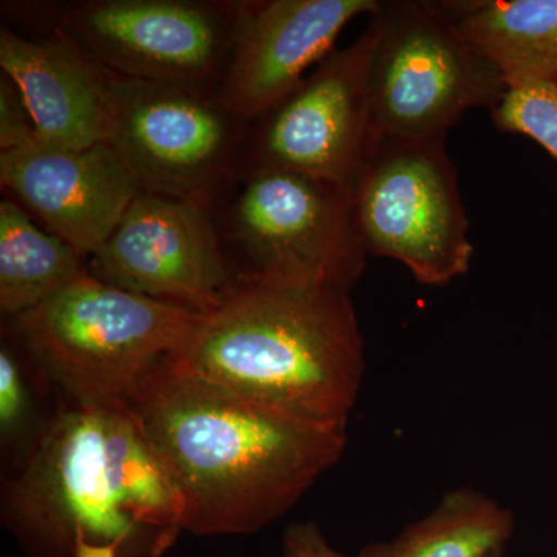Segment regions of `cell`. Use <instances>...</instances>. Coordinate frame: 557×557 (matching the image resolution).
I'll list each match as a JSON object with an SVG mask.
<instances>
[{
	"label": "cell",
	"mask_w": 557,
	"mask_h": 557,
	"mask_svg": "<svg viewBox=\"0 0 557 557\" xmlns=\"http://www.w3.org/2000/svg\"><path fill=\"white\" fill-rule=\"evenodd\" d=\"M245 0L57 2L54 30L110 75L219 90Z\"/></svg>",
	"instance_id": "ba28073f"
},
{
	"label": "cell",
	"mask_w": 557,
	"mask_h": 557,
	"mask_svg": "<svg viewBox=\"0 0 557 557\" xmlns=\"http://www.w3.org/2000/svg\"><path fill=\"white\" fill-rule=\"evenodd\" d=\"M76 249L39 226L9 199L0 201V311L14 319L46 302L86 271Z\"/></svg>",
	"instance_id": "e0dca14e"
},
{
	"label": "cell",
	"mask_w": 557,
	"mask_h": 557,
	"mask_svg": "<svg viewBox=\"0 0 557 557\" xmlns=\"http://www.w3.org/2000/svg\"><path fill=\"white\" fill-rule=\"evenodd\" d=\"M201 314L98 281L84 271L21 317L10 336L69 403L129 401Z\"/></svg>",
	"instance_id": "277c9868"
},
{
	"label": "cell",
	"mask_w": 557,
	"mask_h": 557,
	"mask_svg": "<svg viewBox=\"0 0 557 557\" xmlns=\"http://www.w3.org/2000/svg\"><path fill=\"white\" fill-rule=\"evenodd\" d=\"M491 119L498 131L533 139L557 161V81L509 86Z\"/></svg>",
	"instance_id": "ac0fdd59"
},
{
	"label": "cell",
	"mask_w": 557,
	"mask_h": 557,
	"mask_svg": "<svg viewBox=\"0 0 557 557\" xmlns=\"http://www.w3.org/2000/svg\"><path fill=\"white\" fill-rule=\"evenodd\" d=\"M0 186L7 199L86 260L139 193L109 145L69 149L39 137L0 152Z\"/></svg>",
	"instance_id": "4fadbf2b"
},
{
	"label": "cell",
	"mask_w": 557,
	"mask_h": 557,
	"mask_svg": "<svg viewBox=\"0 0 557 557\" xmlns=\"http://www.w3.org/2000/svg\"><path fill=\"white\" fill-rule=\"evenodd\" d=\"M380 7L381 0H245L220 100L242 119H260L336 50L351 21Z\"/></svg>",
	"instance_id": "7c38bea8"
},
{
	"label": "cell",
	"mask_w": 557,
	"mask_h": 557,
	"mask_svg": "<svg viewBox=\"0 0 557 557\" xmlns=\"http://www.w3.org/2000/svg\"><path fill=\"white\" fill-rule=\"evenodd\" d=\"M490 557H505L504 549H500V552L494 553V555H491Z\"/></svg>",
	"instance_id": "7402d4cb"
},
{
	"label": "cell",
	"mask_w": 557,
	"mask_h": 557,
	"mask_svg": "<svg viewBox=\"0 0 557 557\" xmlns=\"http://www.w3.org/2000/svg\"><path fill=\"white\" fill-rule=\"evenodd\" d=\"M38 137L16 84L0 72V152L21 148Z\"/></svg>",
	"instance_id": "ffe728a7"
},
{
	"label": "cell",
	"mask_w": 557,
	"mask_h": 557,
	"mask_svg": "<svg viewBox=\"0 0 557 557\" xmlns=\"http://www.w3.org/2000/svg\"><path fill=\"white\" fill-rule=\"evenodd\" d=\"M379 22L333 51L276 108L251 121L244 171L295 172L351 193L380 146L369 67Z\"/></svg>",
	"instance_id": "30bf717a"
},
{
	"label": "cell",
	"mask_w": 557,
	"mask_h": 557,
	"mask_svg": "<svg viewBox=\"0 0 557 557\" xmlns=\"http://www.w3.org/2000/svg\"><path fill=\"white\" fill-rule=\"evenodd\" d=\"M87 273L112 287L208 314L240 284L211 209L138 193Z\"/></svg>",
	"instance_id": "8fae6325"
},
{
	"label": "cell",
	"mask_w": 557,
	"mask_h": 557,
	"mask_svg": "<svg viewBox=\"0 0 557 557\" xmlns=\"http://www.w3.org/2000/svg\"><path fill=\"white\" fill-rule=\"evenodd\" d=\"M515 530L511 509L474 487H457L398 536L366 545L358 557H490Z\"/></svg>",
	"instance_id": "2e32d148"
},
{
	"label": "cell",
	"mask_w": 557,
	"mask_h": 557,
	"mask_svg": "<svg viewBox=\"0 0 557 557\" xmlns=\"http://www.w3.org/2000/svg\"><path fill=\"white\" fill-rule=\"evenodd\" d=\"M108 145L139 193L209 205L244 171L251 121L218 90L110 75Z\"/></svg>",
	"instance_id": "52a82bcc"
},
{
	"label": "cell",
	"mask_w": 557,
	"mask_h": 557,
	"mask_svg": "<svg viewBox=\"0 0 557 557\" xmlns=\"http://www.w3.org/2000/svg\"><path fill=\"white\" fill-rule=\"evenodd\" d=\"M369 67L381 141L446 139L469 110L497 108L508 83L458 35L438 2H381Z\"/></svg>",
	"instance_id": "8992f818"
},
{
	"label": "cell",
	"mask_w": 557,
	"mask_h": 557,
	"mask_svg": "<svg viewBox=\"0 0 557 557\" xmlns=\"http://www.w3.org/2000/svg\"><path fill=\"white\" fill-rule=\"evenodd\" d=\"M30 391L22 368L20 348L3 339L0 348V432L3 442L20 437L30 420Z\"/></svg>",
	"instance_id": "d6986e66"
},
{
	"label": "cell",
	"mask_w": 557,
	"mask_h": 557,
	"mask_svg": "<svg viewBox=\"0 0 557 557\" xmlns=\"http://www.w3.org/2000/svg\"><path fill=\"white\" fill-rule=\"evenodd\" d=\"M170 358L263 405L344 424L368 366L350 293L276 281H242Z\"/></svg>",
	"instance_id": "3957f363"
},
{
	"label": "cell",
	"mask_w": 557,
	"mask_h": 557,
	"mask_svg": "<svg viewBox=\"0 0 557 557\" xmlns=\"http://www.w3.org/2000/svg\"><path fill=\"white\" fill-rule=\"evenodd\" d=\"M354 201L369 256L397 260L428 287L471 269L469 220L445 139L381 141Z\"/></svg>",
	"instance_id": "9c48e42d"
},
{
	"label": "cell",
	"mask_w": 557,
	"mask_h": 557,
	"mask_svg": "<svg viewBox=\"0 0 557 557\" xmlns=\"http://www.w3.org/2000/svg\"><path fill=\"white\" fill-rule=\"evenodd\" d=\"M211 209L239 281L322 285L351 292L364 274L354 193L295 172H248Z\"/></svg>",
	"instance_id": "5b68a950"
},
{
	"label": "cell",
	"mask_w": 557,
	"mask_h": 557,
	"mask_svg": "<svg viewBox=\"0 0 557 557\" xmlns=\"http://www.w3.org/2000/svg\"><path fill=\"white\" fill-rule=\"evenodd\" d=\"M2 522L25 557H161L183 505L127 401L69 403L3 486Z\"/></svg>",
	"instance_id": "7a4b0ae2"
},
{
	"label": "cell",
	"mask_w": 557,
	"mask_h": 557,
	"mask_svg": "<svg viewBox=\"0 0 557 557\" xmlns=\"http://www.w3.org/2000/svg\"><path fill=\"white\" fill-rule=\"evenodd\" d=\"M282 555L284 557H347L322 533L314 522L292 523L282 536Z\"/></svg>",
	"instance_id": "44dd1931"
},
{
	"label": "cell",
	"mask_w": 557,
	"mask_h": 557,
	"mask_svg": "<svg viewBox=\"0 0 557 557\" xmlns=\"http://www.w3.org/2000/svg\"><path fill=\"white\" fill-rule=\"evenodd\" d=\"M0 72L20 89L40 139L69 149L108 145L110 73L61 33L24 36L0 25Z\"/></svg>",
	"instance_id": "5bb4252c"
},
{
	"label": "cell",
	"mask_w": 557,
	"mask_h": 557,
	"mask_svg": "<svg viewBox=\"0 0 557 557\" xmlns=\"http://www.w3.org/2000/svg\"><path fill=\"white\" fill-rule=\"evenodd\" d=\"M438 3L458 35L504 73L508 87L557 81V0Z\"/></svg>",
	"instance_id": "9a60e30c"
},
{
	"label": "cell",
	"mask_w": 557,
	"mask_h": 557,
	"mask_svg": "<svg viewBox=\"0 0 557 557\" xmlns=\"http://www.w3.org/2000/svg\"><path fill=\"white\" fill-rule=\"evenodd\" d=\"M127 405L177 487L183 531L245 536L284 518L347 448V424L311 420L163 359Z\"/></svg>",
	"instance_id": "6da1fadb"
}]
</instances>
